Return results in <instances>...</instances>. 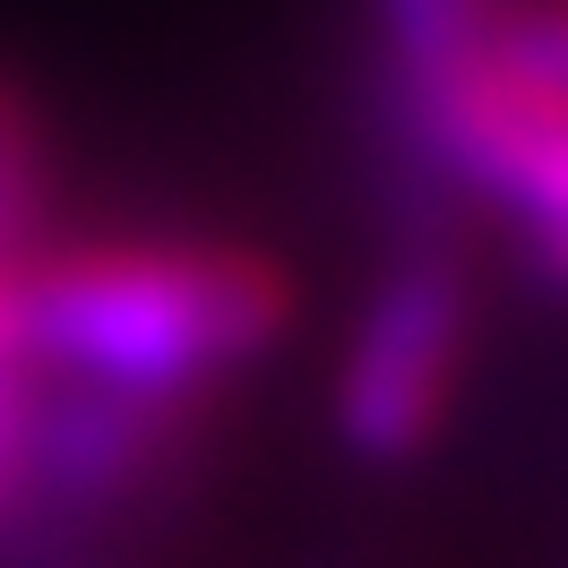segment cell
Returning a JSON list of instances; mask_svg holds the SVG:
<instances>
[{
  "instance_id": "6da1fadb",
  "label": "cell",
  "mask_w": 568,
  "mask_h": 568,
  "mask_svg": "<svg viewBox=\"0 0 568 568\" xmlns=\"http://www.w3.org/2000/svg\"><path fill=\"white\" fill-rule=\"evenodd\" d=\"M284 327L293 276L267 250L207 233H52L9 276V345L36 379L155 405H199L215 379L276 354Z\"/></svg>"
},
{
  "instance_id": "7a4b0ae2",
  "label": "cell",
  "mask_w": 568,
  "mask_h": 568,
  "mask_svg": "<svg viewBox=\"0 0 568 568\" xmlns=\"http://www.w3.org/2000/svg\"><path fill=\"white\" fill-rule=\"evenodd\" d=\"M474 371V276L457 242L414 233L379 284L362 293V320L336 354L327 423L354 465H414L448 430Z\"/></svg>"
},
{
  "instance_id": "3957f363",
  "label": "cell",
  "mask_w": 568,
  "mask_h": 568,
  "mask_svg": "<svg viewBox=\"0 0 568 568\" xmlns=\"http://www.w3.org/2000/svg\"><path fill=\"white\" fill-rule=\"evenodd\" d=\"M52 207H61V155L27 87L0 78V276H18L43 242H52Z\"/></svg>"
},
{
  "instance_id": "277c9868",
  "label": "cell",
  "mask_w": 568,
  "mask_h": 568,
  "mask_svg": "<svg viewBox=\"0 0 568 568\" xmlns=\"http://www.w3.org/2000/svg\"><path fill=\"white\" fill-rule=\"evenodd\" d=\"M36 388L27 362H0V542L36 508Z\"/></svg>"
}]
</instances>
